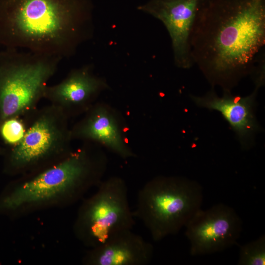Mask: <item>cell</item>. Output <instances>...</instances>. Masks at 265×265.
I'll list each match as a JSON object with an SVG mask.
<instances>
[{
  "label": "cell",
  "mask_w": 265,
  "mask_h": 265,
  "mask_svg": "<svg viewBox=\"0 0 265 265\" xmlns=\"http://www.w3.org/2000/svg\"><path fill=\"white\" fill-rule=\"evenodd\" d=\"M265 45V0H210L194 26L191 53L212 84L229 91Z\"/></svg>",
  "instance_id": "obj_1"
},
{
  "label": "cell",
  "mask_w": 265,
  "mask_h": 265,
  "mask_svg": "<svg viewBox=\"0 0 265 265\" xmlns=\"http://www.w3.org/2000/svg\"><path fill=\"white\" fill-rule=\"evenodd\" d=\"M91 0H0V45L61 58L93 33Z\"/></svg>",
  "instance_id": "obj_2"
},
{
  "label": "cell",
  "mask_w": 265,
  "mask_h": 265,
  "mask_svg": "<svg viewBox=\"0 0 265 265\" xmlns=\"http://www.w3.org/2000/svg\"><path fill=\"white\" fill-rule=\"evenodd\" d=\"M31 113L26 116L8 118L0 124V143L5 149L15 146L23 139Z\"/></svg>",
  "instance_id": "obj_14"
},
{
  "label": "cell",
  "mask_w": 265,
  "mask_h": 265,
  "mask_svg": "<svg viewBox=\"0 0 265 265\" xmlns=\"http://www.w3.org/2000/svg\"><path fill=\"white\" fill-rule=\"evenodd\" d=\"M239 265H265V236L240 246Z\"/></svg>",
  "instance_id": "obj_15"
},
{
  "label": "cell",
  "mask_w": 265,
  "mask_h": 265,
  "mask_svg": "<svg viewBox=\"0 0 265 265\" xmlns=\"http://www.w3.org/2000/svg\"><path fill=\"white\" fill-rule=\"evenodd\" d=\"M61 60L18 49L0 51V125L8 118L28 115L38 107Z\"/></svg>",
  "instance_id": "obj_6"
},
{
  "label": "cell",
  "mask_w": 265,
  "mask_h": 265,
  "mask_svg": "<svg viewBox=\"0 0 265 265\" xmlns=\"http://www.w3.org/2000/svg\"><path fill=\"white\" fill-rule=\"evenodd\" d=\"M153 245L132 229L122 231L90 249L82 259L86 265H146L152 260Z\"/></svg>",
  "instance_id": "obj_12"
},
{
  "label": "cell",
  "mask_w": 265,
  "mask_h": 265,
  "mask_svg": "<svg viewBox=\"0 0 265 265\" xmlns=\"http://www.w3.org/2000/svg\"><path fill=\"white\" fill-rule=\"evenodd\" d=\"M5 150V148L0 143V156H3Z\"/></svg>",
  "instance_id": "obj_16"
},
{
  "label": "cell",
  "mask_w": 265,
  "mask_h": 265,
  "mask_svg": "<svg viewBox=\"0 0 265 265\" xmlns=\"http://www.w3.org/2000/svg\"><path fill=\"white\" fill-rule=\"evenodd\" d=\"M210 0H149L137 9L160 21L170 36L175 65H193L191 37L195 24Z\"/></svg>",
  "instance_id": "obj_9"
},
{
  "label": "cell",
  "mask_w": 265,
  "mask_h": 265,
  "mask_svg": "<svg viewBox=\"0 0 265 265\" xmlns=\"http://www.w3.org/2000/svg\"><path fill=\"white\" fill-rule=\"evenodd\" d=\"M258 89L256 88L246 97L233 95L228 90H224L223 95L219 97L212 90L203 96H192V99L201 107L219 112L240 139L244 141L258 129L254 110Z\"/></svg>",
  "instance_id": "obj_13"
},
{
  "label": "cell",
  "mask_w": 265,
  "mask_h": 265,
  "mask_svg": "<svg viewBox=\"0 0 265 265\" xmlns=\"http://www.w3.org/2000/svg\"><path fill=\"white\" fill-rule=\"evenodd\" d=\"M84 113L83 118L71 127L73 140L100 144L124 159L135 157L112 109L96 104Z\"/></svg>",
  "instance_id": "obj_11"
},
{
  "label": "cell",
  "mask_w": 265,
  "mask_h": 265,
  "mask_svg": "<svg viewBox=\"0 0 265 265\" xmlns=\"http://www.w3.org/2000/svg\"><path fill=\"white\" fill-rule=\"evenodd\" d=\"M109 88L104 79L96 75L92 65L88 64L71 70L60 82L47 85L44 99L70 119L85 113L98 95Z\"/></svg>",
  "instance_id": "obj_10"
},
{
  "label": "cell",
  "mask_w": 265,
  "mask_h": 265,
  "mask_svg": "<svg viewBox=\"0 0 265 265\" xmlns=\"http://www.w3.org/2000/svg\"><path fill=\"white\" fill-rule=\"evenodd\" d=\"M185 227L190 254L197 256L238 245L242 222L232 208L219 203L206 210H198Z\"/></svg>",
  "instance_id": "obj_8"
},
{
  "label": "cell",
  "mask_w": 265,
  "mask_h": 265,
  "mask_svg": "<svg viewBox=\"0 0 265 265\" xmlns=\"http://www.w3.org/2000/svg\"><path fill=\"white\" fill-rule=\"evenodd\" d=\"M203 189L197 182L177 176H157L138 191L133 213L159 241L175 235L201 209Z\"/></svg>",
  "instance_id": "obj_5"
},
{
  "label": "cell",
  "mask_w": 265,
  "mask_h": 265,
  "mask_svg": "<svg viewBox=\"0 0 265 265\" xmlns=\"http://www.w3.org/2000/svg\"><path fill=\"white\" fill-rule=\"evenodd\" d=\"M69 118L52 105L37 107L31 114L21 141L5 149L2 171L9 176L33 173L62 160L73 150Z\"/></svg>",
  "instance_id": "obj_4"
},
{
  "label": "cell",
  "mask_w": 265,
  "mask_h": 265,
  "mask_svg": "<svg viewBox=\"0 0 265 265\" xmlns=\"http://www.w3.org/2000/svg\"><path fill=\"white\" fill-rule=\"evenodd\" d=\"M134 224L127 185L121 177L113 176L102 181L96 192L82 202L73 231L82 243L92 248L122 231L132 229Z\"/></svg>",
  "instance_id": "obj_7"
},
{
  "label": "cell",
  "mask_w": 265,
  "mask_h": 265,
  "mask_svg": "<svg viewBox=\"0 0 265 265\" xmlns=\"http://www.w3.org/2000/svg\"><path fill=\"white\" fill-rule=\"evenodd\" d=\"M106 165V156L85 142L59 162L9 183L0 192V215L15 219L74 204L98 186Z\"/></svg>",
  "instance_id": "obj_3"
}]
</instances>
